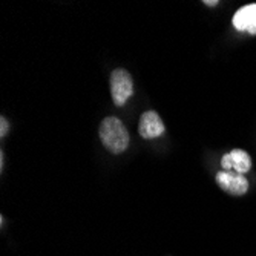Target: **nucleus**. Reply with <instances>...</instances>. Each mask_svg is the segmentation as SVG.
<instances>
[{
	"instance_id": "obj_3",
	"label": "nucleus",
	"mask_w": 256,
	"mask_h": 256,
	"mask_svg": "<svg viewBox=\"0 0 256 256\" xmlns=\"http://www.w3.org/2000/svg\"><path fill=\"white\" fill-rule=\"evenodd\" d=\"M215 180H216V184L224 192L234 195V196H241V195L247 194V190H248L247 178L242 174H238L235 170H221L216 174Z\"/></svg>"
},
{
	"instance_id": "obj_4",
	"label": "nucleus",
	"mask_w": 256,
	"mask_h": 256,
	"mask_svg": "<svg viewBox=\"0 0 256 256\" xmlns=\"http://www.w3.org/2000/svg\"><path fill=\"white\" fill-rule=\"evenodd\" d=\"M166 128L164 123L160 118L158 112L155 110H148L140 117V124H138V134L144 140H152L158 138L164 134Z\"/></svg>"
},
{
	"instance_id": "obj_5",
	"label": "nucleus",
	"mask_w": 256,
	"mask_h": 256,
	"mask_svg": "<svg viewBox=\"0 0 256 256\" xmlns=\"http://www.w3.org/2000/svg\"><path fill=\"white\" fill-rule=\"evenodd\" d=\"M221 166L224 170H235L238 174H247L252 169V158L242 149H234L222 155Z\"/></svg>"
},
{
	"instance_id": "obj_8",
	"label": "nucleus",
	"mask_w": 256,
	"mask_h": 256,
	"mask_svg": "<svg viewBox=\"0 0 256 256\" xmlns=\"http://www.w3.org/2000/svg\"><path fill=\"white\" fill-rule=\"evenodd\" d=\"M206 5H208V6H214V5H218V2L216 0H212V2H204Z\"/></svg>"
},
{
	"instance_id": "obj_2",
	"label": "nucleus",
	"mask_w": 256,
	"mask_h": 256,
	"mask_svg": "<svg viewBox=\"0 0 256 256\" xmlns=\"http://www.w3.org/2000/svg\"><path fill=\"white\" fill-rule=\"evenodd\" d=\"M134 94V82L126 69H115L110 74V96L115 106H124Z\"/></svg>"
},
{
	"instance_id": "obj_6",
	"label": "nucleus",
	"mask_w": 256,
	"mask_h": 256,
	"mask_svg": "<svg viewBox=\"0 0 256 256\" xmlns=\"http://www.w3.org/2000/svg\"><path fill=\"white\" fill-rule=\"evenodd\" d=\"M234 26L238 31H247L252 36L256 34V4L240 8L234 16Z\"/></svg>"
},
{
	"instance_id": "obj_1",
	"label": "nucleus",
	"mask_w": 256,
	"mask_h": 256,
	"mask_svg": "<svg viewBox=\"0 0 256 256\" xmlns=\"http://www.w3.org/2000/svg\"><path fill=\"white\" fill-rule=\"evenodd\" d=\"M98 134L103 146L115 155L124 152L129 146V132L124 123L117 117H106L100 123Z\"/></svg>"
},
{
	"instance_id": "obj_7",
	"label": "nucleus",
	"mask_w": 256,
	"mask_h": 256,
	"mask_svg": "<svg viewBox=\"0 0 256 256\" xmlns=\"http://www.w3.org/2000/svg\"><path fill=\"white\" fill-rule=\"evenodd\" d=\"M6 132H8V122H6L5 117H2V118H0V136L4 138L6 135Z\"/></svg>"
}]
</instances>
